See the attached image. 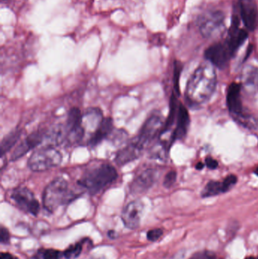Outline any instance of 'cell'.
I'll list each match as a JSON object with an SVG mask.
<instances>
[{
    "instance_id": "1",
    "label": "cell",
    "mask_w": 258,
    "mask_h": 259,
    "mask_svg": "<svg viewBox=\"0 0 258 259\" xmlns=\"http://www.w3.org/2000/svg\"><path fill=\"white\" fill-rule=\"evenodd\" d=\"M217 76L210 65H201L195 70L186 88V97L190 103L201 104L209 100L216 89Z\"/></svg>"
},
{
    "instance_id": "2",
    "label": "cell",
    "mask_w": 258,
    "mask_h": 259,
    "mask_svg": "<svg viewBox=\"0 0 258 259\" xmlns=\"http://www.w3.org/2000/svg\"><path fill=\"white\" fill-rule=\"evenodd\" d=\"M118 178L115 167L109 163L103 162L86 169L77 184L91 196H95L110 187Z\"/></svg>"
},
{
    "instance_id": "3",
    "label": "cell",
    "mask_w": 258,
    "mask_h": 259,
    "mask_svg": "<svg viewBox=\"0 0 258 259\" xmlns=\"http://www.w3.org/2000/svg\"><path fill=\"white\" fill-rule=\"evenodd\" d=\"M80 196L63 178H57L49 183L42 193V206L48 213H54L58 208L68 205Z\"/></svg>"
},
{
    "instance_id": "4",
    "label": "cell",
    "mask_w": 258,
    "mask_h": 259,
    "mask_svg": "<svg viewBox=\"0 0 258 259\" xmlns=\"http://www.w3.org/2000/svg\"><path fill=\"white\" fill-rule=\"evenodd\" d=\"M83 118L81 112L77 107L71 108L67 115L65 125L53 131L50 136L55 144H65L72 146L78 144L85 136V129L83 126Z\"/></svg>"
},
{
    "instance_id": "5",
    "label": "cell",
    "mask_w": 258,
    "mask_h": 259,
    "mask_svg": "<svg viewBox=\"0 0 258 259\" xmlns=\"http://www.w3.org/2000/svg\"><path fill=\"white\" fill-rule=\"evenodd\" d=\"M62 152L55 146L49 144L36 149L27 161L29 168L34 172H43L58 167L62 163Z\"/></svg>"
},
{
    "instance_id": "6",
    "label": "cell",
    "mask_w": 258,
    "mask_h": 259,
    "mask_svg": "<svg viewBox=\"0 0 258 259\" xmlns=\"http://www.w3.org/2000/svg\"><path fill=\"white\" fill-rule=\"evenodd\" d=\"M163 118L159 112H154L145 120L137 135L132 139L138 146L144 149L145 146L151 143L158 134H161L164 127Z\"/></svg>"
},
{
    "instance_id": "7",
    "label": "cell",
    "mask_w": 258,
    "mask_h": 259,
    "mask_svg": "<svg viewBox=\"0 0 258 259\" xmlns=\"http://www.w3.org/2000/svg\"><path fill=\"white\" fill-rule=\"evenodd\" d=\"M11 199L24 212L29 213L33 216L39 214L40 205L35 198L33 192L27 187L21 186L14 189L11 194Z\"/></svg>"
},
{
    "instance_id": "8",
    "label": "cell",
    "mask_w": 258,
    "mask_h": 259,
    "mask_svg": "<svg viewBox=\"0 0 258 259\" xmlns=\"http://www.w3.org/2000/svg\"><path fill=\"white\" fill-rule=\"evenodd\" d=\"M159 172L154 168H146L134 177L130 185V193L133 195L145 193L151 188L157 181Z\"/></svg>"
},
{
    "instance_id": "9",
    "label": "cell",
    "mask_w": 258,
    "mask_h": 259,
    "mask_svg": "<svg viewBox=\"0 0 258 259\" xmlns=\"http://www.w3.org/2000/svg\"><path fill=\"white\" fill-rule=\"evenodd\" d=\"M47 135L48 134L46 131H43V130H39V131L31 133L14 149L13 152L11 155L10 161H15L22 158L31 149H34L40 145L44 139L47 137Z\"/></svg>"
},
{
    "instance_id": "10",
    "label": "cell",
    "mask_w": 258,
    "mask_h": 259,
    "mask_svg": "<svg viewBox=\"0 0 258 259\" xmlns=\"http://www.w3.org/2000/svg\"><path fill=\"white\" fill-rule=\"evenodd\" d=\"M144 205L142 201L134 200L129 202L121 213V219L126 228L136 230L140 225Z\"/></svg>"
},
{
    "instance_id": "11",
    "label": "cell",
    "mask_w": 258,
    "mask_h": 259,
    "mask_svg": "<svg viewBox=\"0 0 258 259\" xmlns=\"http://www.w3.org/2000/svg\"><path fill=\"white\" fill-rule=\"evenodd\" d=\"M206 59L215 66L224 69L233 56L226 44H216L207 49L204 53Z\"/></svg>"
},
{
    "instance_id": "12",
    "label": "cell",
    "mask_w": 258,
    "mask_h": 259,
    "mask_svg": "<svg viewBox=\"0 0 258 259\" xmlns=\"http://www.w3.org/2000/svg\"><path fill=\"white\" fill-rule=\"evenodd\" d=\"M239 12L248 30L254 31L258 26V9L254 0H239Z\"/></svg>"
},
{
    "instance_id": "13",
    "label": "cell",
    "mask_w": 258,
    "mask_h": 259,
    "mask_svg": "<svg viewBox=\"0 0 258 259\" xmlns=\"http://www.w3.org/2000/svg\"><path fill=\"white\" fill-rule=\"evenodd\" d=\"M114 131V122L112 118H103L98 123L96 129L91 134L86 142V144L90 149L98 146L103 140L109 138Z\"/></svg>"
},
{
    "instance_id": "14",
    "label": "cell",
    "mask_w": 258,
    "mask_h": 259,
    "mask_svg": "<svg viewBox=\"0 0 258 259\" xmlns=\"http://www.w3.org/2000/svg\"><path fill=\"white\" fill-rule=\"evenodd\" d=\"M233 18L231 27H230V32H229V36L225 44H227L230 53L233 56L235 53L237 51L238 49L243 44L245 39L248 38V33L246 30H240L239 28V17L237 15H234Z\"/></svg>"
},
{
    "instance_id": "15",
    "label": "cell",
    "mask_w": 258,
    "mask_h": 259,
    "mask_svg": "<svg viewBox=\"0 0 258 259\" xmlns=\"http://www.w3.org/2000/svg\"><path fill=\"white\" fill-rule=\"evenodd\" d=\"M143 149L138 146L133 140H130L124 147L121 148L115 154V162L118 166H124L137 159Z\"/></svg>"
},
{
    "instance_id": "16",
    "label": "cell",
    "mask_w": 258,
    "mask_h": 259,
    "mask_svg": "<svg viewBox=\"0 0 258 259\" xmlns=\"http://www.w3.org/2000/svg\"><path fill=\"white\" fill-rule=\"evenodd\" d=\"M241 85L233 83L229 87L227 94V103L229 111L235 118L243 114L241 100Z\"/></svg>"
},
{
    "instance_id": "17",
    "label": "cell",
    "mask_w": 258,
    "mask_h": 259,
    "mask_svg": "<svg viewBox=\"0 0 258 259\" xmlns=\"http://www.w3.org/2000/svg\"><path fill=\"white\" fill-rule=\"evenodd\" d=\"M224 18L222 12H214L204 17L200 26L201 34L206 37L210 36L212 33L216 31L217 29L222 25Z\"/></svg>"
},
{
    "instance_id": "18",
    "label": "cell",
    "mask_w": 258,
    "mask_h": 259,
    "mask_svg": "<svg viewBox=\"0 0 258 259\" xmlns=\"http://www.w3.org/2000/svg\"><path fill=\"white\" fill-rule=\"evenodd\" d=\"M189 122L190 119L187 109L183 105H180L177 112V127L173 133L172 142L176 140H181L186 136Z\"/></svg>"
},
{
    "instance_id": "19",
    "label": "cell",
    "mask_w": 258,
    "mask_h": 259,
    "mask_svg": "<svg viewBox=\"0 0 258 259\" xmlns=\"http://www.w3.org/2000/svg\"><path fill=\"white\" fill-rule=\"evenodd\" d=\"M242 86L250 93L258 90V68L249 66L245 68L242 76Z\"/></svg>"
},
{
    "instance_id": "20",
    "label": "cell",
    "mask_w": 258,
    "mask_h": 259,
    "mask_svg": "<svg viewBox=\"0 0 258 259\" xmlns=\"http://www.w3.org/2000/svg\"><path fill=\"white\" fill-rule=\"evenodd\" d=\"M21 134H22V130L17 128L11 131L3 139L1 146H0L2 157H3L5 154L9 152L15 146L21 138Z\"/></svg>"
},
{
    "instance_id": "21",
    "label": "cell",
    "mask_w": 258,
    "mask_h": 259,
    "mask_svg": "<svg viewBox=\"0 0 258 259\" xmlns=\"http://www.w3.org/2000/svg\"><path fill=\"white\" fill-rule=\"evenodd\" d=\"M224 193H225V191H224L223 183L213 181H210L206 185L203 190L201 196L204 198L212 197V196H218V195Z\"/></svg>"
},
{
    "instance_id": "22",
    "label": "cell",
    "mask_w": 258,
    "mask_h": 259,
    "mask_svg": "<svg viewBox=\"0 0 258 259\" xmlns=\"http://www.w3.org/2000/svg\"><path fill=\"white\" fill-rule=\"evenodd\" d=\"M64 252L56 249H40L33 259H61Z\"/></svg>"
},
{
    "instance_id": "23",
    "label": "cell",
    "mask_w": 258,
    "mask_h": 259,
    "mask_svg": "<svg viewBox=\"0 0 258 259\" xmlns=\"http://www.w3.org/2000/svg\"><path fill=\"white\" fill-rule=\"evenodd\" d=\"M83 242H78L71 245L64 252V256L66 259H76L80 256L83 251Z\"/></svg>"
},
{
    "instance_id": "24",
    "label": "cell",
    "mask_w": 258,
    "mask_h": 259,
    "mask_svg": "<svg viewBox=\"0 0 258 259\" xmlns=\"http://www.w3.org/2000/svg\"><path fill=\"white\" fill-rule=\"evenodd\" d=\"M182 68H183V66L180 62H175L174 70V89L177 94H180V77Z\"/></svg>"
},
{
    "instance_id": "25",
    "label": "cell",
    "mask_w": 258,
    "mask_h": 259,
    "mask_svg": "<svg viewBox=\"0 0 258 259\" xmlns=\"http://www.w3.org/2000/svg\"><path fill=\"white\" fill-rule=\"evenodd\" d=\"M177 172L174 170H171L165 175V179H164V186L166 188H171V187L174 185L176 181H177Z\"/></svg>"
},
{
    "instance_id": "26",
    "label": "cell",
    "mask_w": 258,
    "mask_h": 259,
    "mask_svg": "<svg viewBox=\"0 0 258 259\" xmlns=\"http://www.w3.org/2000/svg\"><path fill=\"white\" fill-rule=\"evenodd\" d=\"M236 182H237V177L235 175H232L227 177L222 182L225 193L229 191L236 184Z\"/></svg>"
},
{
    "instance_id": "27",
    "label": "cell",
    "mask_w": 258,
    "mask_h": 259,
    "mask_svg": "<svg viewBox=\"0 0 258 259\" xmlns=\"http://www.w3.org/2000/svg\"><path fill=\"white\" fill-rule=\"evenodd\" d=\"M163 235V231L160 228L151 230L147 233V239L151 242H156Z\"/></svg>"
},
{
    "instance_id": "28",
    "label": "cell",
    "mask_w": 258,
    "mask_h": 259,
    "mask_svg": "<svg viewBox=\"0 0 258 259\" xmlns=\"http://www.w3.org/2000/svg\"><path fill=\"white\" fill-rule=\"evenodd\" d=\"M189 259H218L217 255L209 251H201L194 254Z\"/></svg>"
},
{
    "instance_id": "29",
    "label": "cell",
    "mask_w": 258,
    "mask_h": 259,
    "mask_svg": "<svg viewBox=\"0 0 258 259\" xmlns=\"http://www.w3.org/2000/svg\"><path fill=\"white\" fill-rule=\"evenodd\" d=\"M0 242L3 244H9L10 242V234L9 231L3 227H1V231H0Z\"/></svg>"
},
{
    "instance_id": "30",
    "label": "cell",
    "mask_w": 258,
    "mask_h": 259,
    "mask_svg": "<svg viewBox=\"0 0 258 259\" xmlns=\"http://www.w3.org/2000/svg\"><path fill=\"white\" fill-rule=\"evenodd\" d=\"M206 165L209 168L212 169H216L218 166V162L217 161V160L214 159L212 158H208L205 161Z\"/></svg>"
},
{
    "instance_id": "31",
    "label": "cell",
    "mask_w": 258,
    "mask_h": 259,
    "mask_svg": "<svg viewBox=\"0 0 258 259\" xmlns=\"http://www.w3.org/2000/svg\"><path fill=\"white\" fill-rule=\"evenodd\" d=\"M0 259H18L15 255L9 253V252H2L1 257Z\"/></svg>"
},
{
    "instance_id": "32",
    "label": "cell",
    "mask_w": 258,
    "mask_h": 259,
    "mask_svg": "<svg viewBox=\"0 0 258 259\" xmlns=\"http://www.w3.org/2000/svg\"><path fill=\"white\" fill-rule=\"evenodd\" d=\"M204 167V164L203 163H198V164H197L196 165V169H198V170H201V169Z\"/></svg>"
},
{
    "instance_id": "33",
    "label": "cell",
    "mask_w": 258,
    "mask_h": 259,
    "mask_svg": "<svg viewBox=\"0 0 258 259\" xmlns=\"http://www.w3.org/2000/svg\"><path fill=\"white\" fill-rule=\"evenodd\" d=\"M245 259H256V258L253 256H248V257H246V258H245Z\"/></svg>"
},
{
    "instance_id": "34",
    "label": "cell",
    "mask_w": 258,
    "mask_h": 259,
    "mask_svg": "<svg viewBox=\"0 0 258 259\" xmlns=\"http://www.w3.org/2000/svg\"><path fill=\"white\" fill-rule=\"evenodd\" d=\"M255 174L258 176V167H257V169H256V170H255Z\"/></svg>"
},
{
    "instance_id": "35",
    "label": "cell",
    "mask_w": 258,
    "mask_h": 259,
    "mask_svg": "<svg viewBox=\"0 0 258 259\" xmlns=\"http://www.w3.org/2000/svg\"><path fill=\"white\" fill-rule=\"evenodd\" d=\"M257 259H258V257H257Z\"/></svg>"
}]
</instances>
